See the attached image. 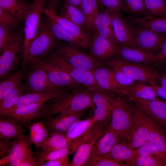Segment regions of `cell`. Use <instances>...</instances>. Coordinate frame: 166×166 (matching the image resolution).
<instances>
[{
	"mask_svg": "<svg viewBox=\"0 0 166 166\" xmlns=\"http://www.w3.org/2000/svg\"><path fill=\"white\" fill-rule=\"evenodd\" d=\"M92 93L87 89L79 88L69 93H63L59 97L53 99L51 103H47V112L44 118L62 112H79L92 108Z\"/></svg>",
	"mask_w": 166,
	"mask_h": 166,
	"instance_id": "6da1fadb",
	"label": "cell"
},
{
	"mask_svg": "<svg viewBox=\"0 0 166 166\" xmlns=\"http://www.w3.org/2000/svg\"><path fill=\"white\" fill-rule=\"evenodd\" d=\"M128 98L117 97L112 109L111 119L108 126L127 143L134 121L136 106Z\"/></svg>",
	"mask_w": 166,
	"mask_h": 166,
	"instance_id": "7a4b0ae2",
	"label": "cell"
},
{
	"mask_svg": "<svg viewBox=\"0 0 166 166\" xmlns=\"http://www.w3.org/2000/svg\"><path fill=\"white\" fill-rule=\"evenodd\" d=\"M56 40L48 21L40 22L37 34L30 46L27 67L31 63L42 60L54 48Z\"/></svg>",
	"mask_w": 166,
	"mask_h": 166,
	"instance_id": "3957f363",
	"label": "cell"
},
{
	"mask_svg": "<svg viewBox=\"0 0 166 166\" xmlns=\"http://www.w3.org/2000/svg\"><path fill=\"white\" fill-rule=\"evenodd\" d=\"M47 102L19 105L0 113V116L10 118L29 128L35 121L44 117L47 110Z\"/></svg>",
	"mask_w": 166,
	"mask_h": 166,
	"instance_id": "277c9868",
	"label": "cell"
},
{
	"mask_svg": "<svg viewBox=\"0 0 166 166\" xmlns=\"http://www.w3.org/2000/svg\"><path fill=\"white\" fill-rule=\"evenodd\" d=\"M45 0H34L26 15L23 28L24 39L23 46L22 67H27L29 50L35 37L39 25Z\"/></svg>",
	"mask_w": 166,
	"mask_h": 166,
	"instance_id": "5b68a950",
	"label": "cell"
},
{
	"mask_svg": "<svg viewBox=\"0 0 166 166\" xmlns=\"http://www.w3.org/2000/svg\"><path fill=\"white\" fill-rule=\"evenodd\" d=\"M24 39L23 29L14 34L11 40L1 54V80L9 75L15 69L21 58L22 60Z\"/></svg>",
	"mask_w": 166,
	"mask_h": 166,
	"instance_id": "8992f818",
	"label": "cell"
},
{
	"mask_svg": "<svg viewBox=\"0 0 166 166\" xmlns=\"http://www.w3.org/2000/svg\"><path fill=\"white\" fill-rule=\"evenodd\" d=\"M105 62L110 67L118 69L136 81L156 82L158 77L157 73L149 67L129 62L119 55L113 56Z\"/></svg>",
	"mask_w": 166,
	"mask_h": 166,
	"instance_id": "52a82bcc",
	"label": "cell"
},
{
	"mask_svg": "<svg viewBox=\"0 0 166 166\" xmlns=\"http://www.w3.org/2000/svg\"><path fill=\"white\" fill-rule=\"evenodd\" d=\"M44 60L65 71L75 81L89 90H101L97 84L93 71L75 67L55 53Z\"/></svg>",
	"mask_w": 166,
	"mask_h": 166,
	"instance_id": "ba28073f",
	"label": "cell"
},
{
	"mask_svg": "<svg viewBox=\"0 0 166 166\" xmlns=\"http://www.w3.org/2000/svg\"><path fill=\"white\" fill-rule=\"evenodd\" d=\"M22 83L24 94L45 93L60 88L52 84L42 68L36 62L30 64Z\"/></svg>",
	"mask_w": 166,
	"mask_h": 166,
	"instance_id": "9c48e42d",
	"label": "cell"
},
{
	"mask_svg": "<svg viewBox=\"0 0 166 166\" xmlns=\"http://www.w3.org/2000/svg\"><path fill=\"white\" fill-rule=\"evenodd\" d=\"M127 22L136 48L155 55L166 40V34L157 33Z\"/></svg>",
	"mask_w": 166,
	"mask_h": 166,
	"instance_id": "30bf717a",
	"label": "cell"
},
{
	"mask_svg": "<svg viewBox=\"0 0 166 166\" xmlns=\"http://www.w3.org/2000/svg\"><path fill=\"white\" fill-rule=\"evenodd\" d=\"M55 53L73 66L84 70L93 71L102 65V63L97 61L90 54L69 44L59 45Z\"/></svg>",
	"mask_w": 166,
	"mask_h": 166,
	"instance_id": "8fae6325",
	"label": "cell"
},
{
	"mask_svg": "<svg viewBox=\"0 0 166 166\" xmlns=\"http://www.w3.org/2000/svg\"><path fill=\"white\" fill-rule=\"evenodd\" d=\"M106 127L97 122L85 134L84 138L75 152L70 166H84L91 155L96 142L104 133Z\"/></svg>",
	"mask_w": 166,
	"mask_h": 166,
	"instance_id": "7c38bea8",
	"label": "cell"
},
{
	"mask_svg": "<svg viewBox=\"0 0 166 166\" xmlns=\"http://www.w3.org/2000/svg\"><path fill=\"white\" fill-rule=\"evenodd\" d=\"M112 93L102 90L92 93V116L97 122L106 127L110 124L113 107L117 97Z\"/></svg>",
	"mask_w": 166,
	"mask_h": 166,
	"instance_id": "4fadbf2b",
	"label": "cell"
},
{
	"mask_svg": "<svg viewBox=\"0 0 166 166\" xmlns=\"http://www.w3.org/2000/svg\"><path fill=\"white\" fill-rule=\"evenodd\" d=\"M56 8L54 6L50 4L49 7L44 8L43 12L47 16L53 18L58 22L70 33L75 39L80 48L89 50L92 39L91 34L77 25L58 15L56 13Z\"/></svg>",
	"mask_w": 166,
	"mask_h": 166,
	"instance_id": "5bb4252c",
	"label": "cell"
},
{
	"mask_svg": "<svg viewBox=\"0 0 166 166\" xmlns=\"http://www.w3.org/2000/svg\"><path fill=\"white\" fill-rule=\"evenodd\" d=\"M85 111L62 112L55 115L45 117L42 120L50 135L57 132L66 133L81 120Z\"/></svg>",
	"mask_w": 166,
	"mask_h": 166,
	"instance_id": "9a60e30c",
	"label": "cell"
},
{
	"mask_svg": "<svg viewBox=\"0 0 166 166\" xmlns=\"http://www.w3.org/2000/svg\"><path fill=\"white\" fill-rule=\"evenodd\" d=\"M92 42L89 49L90 54L101 63L112 57L118 55L120 45L99 35L94 31L92 33Z\"/></svg>",
	"mask_w": 166,
	"mask_h": 166,
	"instance_id": "2e32d148",
	"label": "cell"
},
{
	"mask_svg": "<svg viewBox=\"0 0 166 166\" xmlns=\"http://www.w3.org/2000/svg\"><path fill=\"white\" fill-rule=\"evenodd\" d=\"M149 136L146 114L136 106L133 124L127 141V144L135 150L148 142Z\"/></svg>",
	"mask_w": 166,
	"mask_h": 166,
	"instance_id": "e0dca14e",
	"label": "cell"
},
{
	"mask_svg": "<svg viewBox=\"0 0 166 166\" xmlns=\"http://www.w3.org/2000/svg\"><path fill=\"white\" fill-rule=\"evenodd\" d=\"M139 109L166 129V101L159 97L153 100L128 98Z\"/></svg>",
	"mask_w": 166,
	"mask_h": 166,
	"instance_id": "ac0fdd59",
	"label": "cell"
},
{
	"mask_svg": "<svg viewBox=\"0 0 166 166\" xmlns=\"http://www.w3.org/2000/svg\"><path fill=\"white\" fill-rule=\"evenodd\" d=\"M32 144L30 136L25 135L14 139L8 155L0 159V165L19 166L33 151Z\"/></svg>",
	"mask_w": 166,
	"mask_h": 166,
	"instance_id": "d6986e66",
	"label": "cell"
},
{
	"mask_svg": "<svg viewBox=\"0 0 166 166\" xmlns=\"http://www.w3.org/2000/svg\"><path fill=\"white\" fill-rule=\"evenodd\" d=\"M45 71L50 82L58 87L79 88L82 86L75 81L65 71L54 66L45 60H41L36 62Z\"/></svg>",
	"mask_w": 166,
	"mask_h": 166,
	"instance_id": "ffe728a7",
	"label": "cell"
},
{
	"mask_svg": "<svg viewBox=\"0 0 166 166\" xmlns=\"http://www.w3.org/2000/svg\"><path fill=\"white\" fill-rule=\"evenodd\" d=\"M109 11L111 15L114 34L117 43L120 45L136 48L127 22L122 16V13Z\"/></svg>",
	"mask_w": 166,
	"mask_h": 166,
	"instance_id": "44dd1931",
	"label": "cell"
},
{
	"mask_svg": "<svg viewBox=\"0 0 166 166\" xmlns=\"http://www.w3.org/2000/svg\"><path fill=\"white\" fill-rule=\"evenodd\" d=\"M121 140L115 131L107 126L104 134L96 142L91 155L107 157L115 145Z\"/></svg>",
	"mask_w": 166,
	"mask_h": 166,
	"instance_id": "7402d4cb",
	"label": "cell"
},
{
	"mask_svg": "<svg viewBox=\"0 0 166 166\" xmlns=\"http://www.w3.org/2000/svg\"><path fill=\"white\" fill-rule=\"evenodd\" d=\"M129 62L144 65L157 64L155 55L137 48L120 45L119 55Z\"/></svg>",
	"mask_w": 166,
	"mask_h": 166,
	"instance_id": "603a6c76",
	"label": "cell"
},
{
	"mask_svg": "<svg viewBox=\"0 0 166 166\" xmlns=\"http://www.w3.org/2000/svg\"><path fill=\"white\" fill-rule=\"evenodd\" d=\"M83 138V136H81L74 139L70 145L60 149L52 150H46L41 148L38 149L35 154L38 158V166H43L48 161L54 160L75 152Z\"/></svg>",
	"mask_w": 166,
	"mask_h": 166,
	"instance_id": "cb8c5ba5",
	"label": "cell"
},
{
	"mask_svg": "<svg viewBox=\"0 0 166 166\" xmlns=\"http://www.w3.org/2000/svg\"><path fill=\"white\" fill-rule=\"evenodd\" d=\"M93 72L97 84L101 90L114 93L121 96L124 88L116 82L110 69L101 66Z\"/></svg>",
	"mask_w": 166,
	"mask_h": 166,
	"instance_id": "d4e9b609",
	"label": "cell"
},
{
	"mask_svg": "<svg viewBox=\"0 0 166 166\" xmlns=\"http://www.w3.org/2000/svg\"><path fill=\"white\" fill-rule=\"evenodd\" d=\"M136 156L135 150L121 140L115 145L107 157L118 162L122 166H134Z\"/></svg>",
	"mask_w": 166,
	"mask_h": 166,
	"instance_id": "484cf974",
	"label": "cell"
},
{
	"mask_svg": "<svg viewBox=\"0 0 166 166\" xmlns=\"http://www.w3.org/2000/svg\"><path fill=\"white\" fill-rule=\"evenodd\" d=\"M124 18L129 23L157 33L166 34V17L159 18L151 16L140 17L128 15Z\"/></svg>",
	"mask_w": 166,
	"mask_h": 166,
	"instance_id": "4316f807",
	"label": "cell"
},
{
	"mask_svg": "<svg viewBox=\"0 0 166 166\" xmlns=\"http://www.w3.org/2000/svg\"><path fill=\"white\" fill-rule=\"evenodd\" d=\"M145 114L149 129L148 141L155 145L166 158V129Z\"/></svg>",
	"mask_w": 166,
	"mask_h": 166,
	"instance_id": "83f0119b",
	"label": "cell"
},
{
	"mask_svg": "<svg viewBox=\"0 0 166 166\" xmlns=\"http://www.w3.org/2000/svg\"><path fill=\"white\" fill-rule=\"evenodd\" d=\"M126 95L128 98H134L146 100H153L159 97L152 86L145 82L137 81L124 88L121 96Z\"/></svg>",
	"mask_w": 166,
	"mask_h": 166,
	"instance_id": "f1b7e54d",
	"label": "cell"
},
{
	"mask_svg": "<svg viewBox=\"0 0 166 166\" xmlns=\"http://www.w3.org/2000/svg\"><path fill=\"white\" fill-rule=\"evenodd\" d=\"M26 131L23 126L12 119L0 116V138L15 139L25 135Z\"/></svg>",
	"mask_w": 166,
	"mask_h": 166,
	"instance_id": "f546056e",
	"label": "cell"
},
{
	"mask_svg": "<svg viewBox=\"0 0 166 166\" xmlns=\"http://www.w3.org/2000/svg\"><path fill=\"white\" fill-rule=\"evenodd\" d=\"M94 31L102 36L118 43L114 36L111 15L109 11L105 10L100 12L95 20Z\"/></svg>",
	"mask_w": 166,
	"mask_h": 166,
	"instance_id": "4dcf8cb0",
	"label": "cell"
},
{
	"mask_svg": "<svg viewBox=\"0 0 166 166\" xmlns=\"http://www.w3.org/2000/svg\"><path fill=\"white\" fill-rule=\"evenodd\" d=\"M32 3L25 0H0V8L7 12L19 21H24Z\"/></svg>",
	"mask_w": 166,
	"mask_h": 166,
	"instance_id": "1f68e13d",
	"label": "cell"
},
{
	"mask_svg": "<svg viewBox=\"0 0 166 166\" xmlns=\"http://www.w3.org/2000/svg\"><path fill=\"white\" fill-rule=\"evenodd\" d=\"M64 93L63 90L60 88L47 93L24 94L19 97L15 105L11 108L22 105L47 102L59 97Z\"/></svg>",
	"mask_w": 166,
	"mask_h": 166,
	"instance_id": "d6a6232c",
	"label": "cell"
},
{
	"mask_svg": "<svg viewBox=\"0 0 166 166\" xmlns=\"http://www.w3.org/2000/svg\"><path fill=\"white\" fill-rule=\"evenodd\" d=\"M98 0H82L81 9L86 19L85 30L91 34L94 30L95 19L100 12Z\"/></svg>",
	"mask_w": 166,
	"mask_h": 166,
	"instance_id": "836d02e7",
	"label": "cell"
},
{
	"mask_svg": "<svg viewBox=\"0 0 166 166\" xmlns=\"http://www.w3.org/2000/svg\"><path fill=\"white\" fill-rule=\"evenodd\" d=\"M60 12V16L85 30L86 19L81 9L64 2Z\"/></svg>",
	"mask_w": 166,
	"mask_h": 166,
	"instance_id": "e575fe53",
	"label": "cell"
},
{
	"mask_svg": "<svg viewBox=\"0 0 166 166\" xmlns=\"http://www.w3.org/2000/svg\"><path fill=\"white\" fill-rule=\"evenodd\" d=\"M31 140L37 149L41 148L50 135L43 121H38L32 124L29 128Z\"/></svg>",
	"mask_w": 166,
	"mask_h": 166,
	"instance_id": "d590c367",
	"label": "cell"
},
{
	"mask_svg": "<svg viewBox=\"0 0 166 166\" xmlns=\"http://www.w3.org/2000/svg\"><path fill=\"white\" fill-rule=\"evenodd\" d=\"M73 140L69 139L65 133L55 132L50 135L41 148L46 150L60 149L71 145Z\"/></svg>",
	"mask_w": 166,
	"mask_h": 166,
	"instance_id": "8d00e7d4",
	"label": "cell"
},
{
	"mask_svg": "<svg viewBox=\"0 0 166 166\" xmlns=\"http://www.w3.org/2000/svg\"><path fill=\"white\" fill-rule=\"evenodd\" d=\"M47 17L51 31L56 39L64 41L70 45L80 48L77 41L70 33L54 20Z\"/></svg>",
	"mask_w": 166,
	"mask_h": 166,
	"instance_id": "74e56055",
	"label": "cell"
},
{
	"mask_svg": "<svg viewBox=\"0 0 166 166\" xmlns=\"http://www.w3.org/2000/svg\"><path fill=\"white\" fill-rule=\"evenodd\" d=\"M124 12L129 16L143 17L151 16L147 11L144 0H121Z\"/></svg>",
	"mask_w": 166,
	"mask_h": 166,
	"instance_id": "f35d334b",
	"label": "cell"
},
{
	"mask_svg": "<svg viewBox=\"0 0 166 166\" xmlns=\"http://www.w3.org/2000/svg\"><path fill=\"white\" fill-rule=\"evenodd\" d=\"M27 67L22 68L0 84V100L24 79Z\"/></svg>",
	"mask_w": 166,
	"mask_h": 166,
	"instance_id": "ab89813d",
	"label": "cell"
},
{
	"mask_svg": "<svg viewBox=\"0 0 166 166\" xmlns=\"http://www.w3.org/2000/svg\"><path fill=\"white\" fill-rule=\"evenodd\" d=\"M23 94L22 83L21 82L0 100V113L13 107L19 97Z\"/></svg>",
	"mask_w": 166,
	"mask_h": 166,
	"instance_id": "60d3db41",
	"label": "cell"
},
{
	"mask_svg": "<svg viewBox=\"0 0 166 166\" xmlns=\"http://www.w3.org/2000/svg\"><path fill=\"white\" fill-rule=\"evenodd\" d=\"M97 122L93 116L85 120H81L65 133L69 139L73 140L85 134Z\"/></svg>",
	"mask_w": 166,
	"mask_h": 166,
	"instance_id": "b9f144b4",
	"label": "cell"
},
{
	"mask_svg": "<svg viewBox=\"0 0 166 166\" xmlns=\"http://www.w3.org/2000/svg\"><path fill=\"white\" fill-rule=\"evenodd\" d=\"M146 9L150 15L156 18L166 17V0H144Z\"/></svg>",
	"mask_w": 166,
	"mask_h": 166,
	"instance_id": "7bdbcfd3",
	"label": "cell"
},
{
	"mask_svg": "<svg viewBox=\"0 0 166 166\" xmlns=\"http://www.w3.org/2000/svg\"><path fill=\"white\" fill-rule=\"evenodd\" d=\"M136 156H153L166 161V158L160 152L157 147L148 141L135 150Z\"/></svg>",
	"mask_w": 166,
	"mask_h": 166,
	"instance_id": "ee69618b",
	"label": "cell"
},
{
	"mask_svg": "<svg viewBox=\"0 0 166 166\" xmlns=\"http://www.w3.org/2000/svg\"><path fill=\"white\" fill-rule=\"evenodd\" d=\"M85 166H122L118 162L106 156L91 155Z\"/></svg>",
	"mask_w": 166,
	"mask_h": 166,
	"instance_id": "f6af8a7d",
	"label": "cell"
},
{
	"mask_svg": "<svg viewBox=\"0 0 166 166\" xmlns=\"http://www.w3.org/2000/svg\"><path fill=\"white\" fill-rule=\"evenodd\" d=\"M135 166H166V161L153 156H136Z\"/></svg>",
	"mask_w": 166,
	"mask_h": 166,
	"instance_id": "bcb514c9",
	"label": "cell"
},
{
	"mask_svg": "<svg viewBox=\"0 0 166 166\" xmlns=\"http://www.w3.org/2000/svg\"><path fill=\"white\" fill-rule=\"evenodd\" d=\"M110 68L115 81L123 88L129 86L136 82L118 69L114 67Z\"/></svg>",
	"mask_w": 166,
	"mask_h": 166,
	"instance_id": "7dc6e473",
	"label": "cell"
},
{
	"mask_svg": "<svg viewBox=\"0 0 166 166\" xmlns=\"http://www.w3.org/2000/svg\"><path fill=\"white\" fill-rule=\"evenodd\" d=\"M19 22L11 14L0 8V24L5 26L11 30L18 26Z\"/></svg>",
	"mask_w": 166,
	"mask_h": 166,
	"instance_id": "c3c4849f",
	"label": "cell"
},
{
	"mask_svg": "<svg viewBox=\"0 0 166 166\" xmlns=\"http://www.w3.org/2000/svg\"><path fill=\"white\" fill-rule=\"evenodd\" d=\"M14 34L5 26L0 24V53L1 54L10 43Z\"/></svg>",
	"mask_w": 166,
	"mask_h": 166,
	"instance_id": "681fc988",
	"label": "cell"
},
{
	"mask_svg": "<svg viewBox=\"0 0 166 166\" xmlns=\"http://www.w3.org/2000/svg\"><path fill=\"white\" fill-rule=\"evenodd\" d=\"M98 3L109 11L124 12L123 4L121 0H98Z\"/></svg>",
	"mask_w": 166,
	"mask_h": 166,
	"instance_id": "f907efd6",
	"label": "cell"
},
{
	"mask_svg": "<svg viewBox=\"0 0 166 166\" xmlns=\"http://www.w3.org/2000/svg\"><path fill=\"white\" fill-rule=\"evenodd\" d=\"M14 140H9L0 138V157L1 158L8 155L13 145Z\"/></svg>",
	"mask_w": 166,
	"mask_h": 166,
	"instance_id": "816d5d0a",
	"label": "cell"
},
{
	"mask_svg": "<svg viewBox=\"0 0 166 166\" xmlns=\"http://www.w3.org/2000/svg\"><path fill=\"white\" fill-rule=\"evenodd\" d=\"M37 156L33 151L31 152L19 166H38Z\"/></svg>",
	"mask_w": 166,
	"mask_h": 166,
	"instance_id": "f5cc1de1",
	"label": "cell"
},
{
	"mask_svg": "<svg viewBox=\"0 0 166 166\" xmlns=\"http://www.w3.org/2000/svg\"><path fill=\"white\" fill-rule=\"evenodd\" d=\"M68 155L65 156L57 159L48 161L43 166H70Z\"/></svg>",
	"mask_w": 166,
	"mask_h": 166,
	"instance_id": "db71d44e",
	"label": "cell"
},
{
	"mask_svg": "<svg viewBox=\"0 0 166 166\" xmlns=\"http://www.w3.org/2000/svg\"><path fill=\"white\" fill-rule=\"evenodd\" d=\"M155 56L157 64L166 61V40L162 43Z\"/></svg>",
	"mask_w": 166,
	"mask_h": 166,
	"instance_id": "11a10c76",
	"label": "cell"
},
{
	"mask_svg": "<svg viewBox=\"0 0 166 166\" xmlns=\"http://www.w3.org/2000/svg\"><path fill=\"white\" fill-rule=\"evenodd\" d=\"M155 90L157 96L166 101V90L163 89L156 82L150 83Z\"/></svg>",
	"mask_w": 166,
	"mask_h": 166,
	"instance_id": "9f6ffc18",
	"label": "cell"
},
{
	"mask_svg": "<svg viewBox=\"0 0 166 166\" xmlns=\"http://www.w3.org/2000/svg\"><path fill=\"white\" fill-rule=\"evenodd\" d=\"M159 78V85L166 90V72L161 75Z\"/></svg>",
	"mask_w": 166,
	"mask_h": 166,
	"instance_id": "6f0895ef",
	"label": "cell"
},
{
	"mask_svg": "<svg viewBox=\"0 0 166 166\" xmlns=\"http://www.w3.org/2000/svg\"><path fill=\"white\" fill-rule=\"evenodd\" d=\"M82 0H65L64 2L81 9V5Z\"/></svg>",
	"mask_w": 166,
	"mask_h": 166,
	"instance_id": "680465c9",
	"label": "cell"
},
{
	"mask_svg": "<svg viewBox=\"0 0 166 166\" xmlns=\"http://www.w3.org/2000/svg\"><path fill=\"white\" fill-rule=\"evenodd\" d=\"M59 0H51V4L56 6L59 2Z\"/></svg>",
	"mask_w": 166,
	"mask_h": 166,
	"instance_id": "91938a15",
	"label": "cell"
}]
</instances>
